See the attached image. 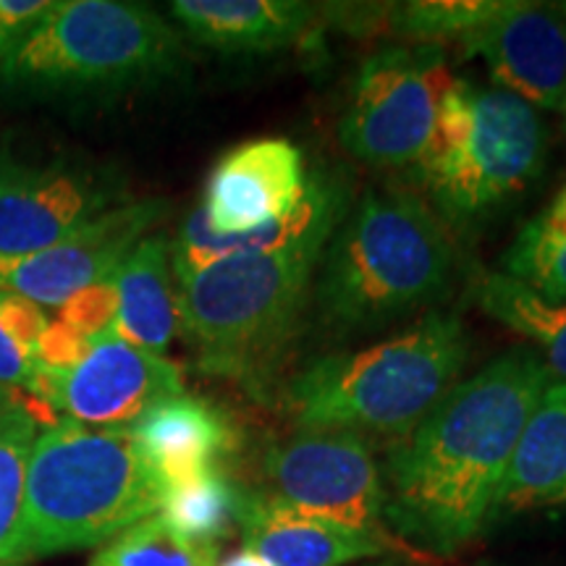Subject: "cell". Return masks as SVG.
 <instances>
[{
	"label": "cell",
	"instance_id": "1",
	"mask_svg": "<svg viewBox=\"0 0 566 566\" xmlns=\"http://www.w3.org/2000/svg\"><path fill=\"white\" fill-rule=\"evenodd\" d=\"M551 380L541 354L514 349L451 388L388 454V520L438 554L470 543Z\"/></svg>",
	"mask_w": 566,
	"mask_h": 566
},
{
	"label": "cell",
	"instance_id": "2",
	"mask_svg": "<svg viewBox=\"0 0 566 566\" xmlns=\"http://www.w3.org/2000/svg\"><path fill=\"white\" fill-rule=\"evenodd\" d=\"M315 304L342 334H367L436 302L454 273V247L428 205L367 189L325 244Z\"/></svg>",
	"mask_w": 566,
	"mask_h": 566
},
{
	"label": "cell",
	"instance_id": "3",
	"mask_svg": "<svg viewBox=\"0 0 566 566\" xmlns=\"http://www.w3.org/2000/svg\"><path fill=\"white\" fill-rule=\"evenodd\" d=\"M160 478L132 430L45 424L27 464L21 558L108 543L163 506Z\"/></svg>",
	"mask_w": 566,
	"mask_h": 566
},
{
	"label": "cell",
	"instance_id": "4",
	"mask_svg": "<svg viewBox=\"0 0 566 566\" xmlns=\"http://www.w3.org/2000/svg\"><path fill=\"white\" fill-rule=\"evenodd\" d=\"M467 357L459 315L430 313L367 349L315 359L289 386V409L304 430L407 436L457 386Z\"/></svg>",
	"mask_w": 566,
	"mask_h": 566
},
{
	"label": "cell",
	"instance_id": "5",
	"mask_svg": "<svg viewBox=\"0 0 566 566\" xmlns=\"http://www.w3.org/2000/svg\"><path fill=\"white\" fill-rule=\"evenodd\" d=\"M331 237L233 254L179 279V325L202 370L233 380H260L271 370L296 336Z\"/></svg>",
	"mask_w": 566,
	"mask_h": 566
},
{
	"label": "cell",
	"instance_id": "6",
	"mask_svg": "<svg viewBox=\"0 0 566 566\" xmlns=\"http://www.w3.org/2000/svg\"><path fill=\"white\" fill-rule=\"evenodd\" d=\"M181 42L168 21L137 3H51L0 61V82L19 92H116L171 76Z\"/></svg>",
	"mask_w": 566,
	"mask_h": 566
},
{
	"label": "cell",
	"instance_id": "7",
	"mask_svg": "<svg viewBox=\"0 0 566 566\" xmlns=\"http://www.w3.org/2000/svg\"><path fill=\"white\" fill-rule=\"evenodd\" d=\"M546 124L533 105L499 87L472 90V118L462 145L415 176L451 223L483 221L520 197L546 160Z\"/></svg>",
	"mask_w": 566,
	"mask_h": 566
},
{
	"label": "cell",
	"instance_id": "8",
	"mask_svg": "<svg viewBox=\"0 0 566 566\" xmlns=\"http://www.w3.org/2000/svg\"><path fill=\"white\" fill-rule=\"evenodd\" d=\"M451 84L454 76L438 45L373 53L354 80L338 139L354 158L370 166H415Z\"/></svg>",
	"mask_w": 566,
	"mask_h": 566
},
{
	"label": "cell",
	"instance_id": "9",
	"mask_svg": "<svg viewBox=\"0 0 566 566\" xmlns=\"http://www.w3.org/2000/svg\"><path fill=\"white\" fill-rule=\"evenodd\" d=\"M30 394L66 420L95 430H132L160 401L184 394L181 370L160 354L145 352L111 331L90 338L69 370H34Z\"/></svg>",
	"mask_w": 566,
	"mask_h": 566
},
{
	"label": "cell",
	"instance_id": "10",
	"mask_svg": "<svg viewBox=\"0 0 566 566\" xmlns=\"http://www.w3.org/2000/svg\"><path fill=\"white\" fill-rule=\"evenodd\" d=\"M124 202L122 176L97 163L0 155V258L59 244Z\"/></svg>",
	"mask_w": 566,
	"mask_h": 566
},
{
	"label": "cell",
	"instance_id": "11",
	"mask_svg": "<svg viewBox=\"0 0 566 566\" xmlns=\"http://www.w3.org/2000/svg\"><path fill=\"white\" fill-rule=\"evenodd\" d=\"M273 499L357 533L380 537L386 493L373 451L349 430H304L265 459Z\"/></svg>",
	"mask_w": 566,
	"mask_h": 566
},
{
	"label": "cell",
	"instance_id": "12",
	"mask_svg": "<svg viewBox=\"0 0 566 566\" xmlns=\"http://www.w3.org/2000/svg\"><path fill=\"white\" fill-rule=\"evenodd\" d=\"M163 216L166 202L160 200L124 202L59 244L0 258V294L21 296L38 307H63L84 289L113 279Z\"/></svg>",
	"mask_w": 566,
	"mask_h": 566
},
{
	"label": "cell",
	"instance_id": "13",
	"mask_svg": "<svg viewBox=\"0 0 566 566\" xmlns=\"http://www.w3.org/2000/svg\"><path fill=\"white\" fill-rule=\"evenodd\" d=\"M483 59L499 90L533 108L562 111L566 92V3L499 0L495 11L459 45Z\"/></svg>",
	"mask_w": 566,
	"mask_h": 566
},
{
	"label": "cell",
	"instance_id": "14",
	"mask_svg": "<svg viewBox=\"0 0 566 566\" xmlns=\"http://www.w3.org/2000/svg\"><path fill=\"white\" fill-rule=\"evenodd\" d=\"M304 158L294 142L252 139L212 168L202 216L218 233H244L289 218L304 195Z\"/></svg>",
	"mask_w": 566,
	"mask_h": 566
},
{
	"label": "cell",
	"instance_id": "15",
	"mask_svg": "<svg viewBox=\"0 0 566 566\" xmlns=\"http://www.w3.org/2000/svg\"><path fill=\"white\" fill-rule=\"evenodd\" d=\"M346 210H349V195H346L344 181L321 171L307 176L304 195L292 216L268 223L263 229L218 233L205 221L202 210H195L184 223L179 242L171 247L174 273L176 279H184V275H192L218 260L233 258V254L286 250V247L307 242V239L331 237L344 221Z\"/></svg>",
	"mask_w": 566,
	"mask_h": 566
},
{
	"label": "cell",
	"instance_id": "16",
	"mask_svg": "<svg viewBox=\"0 0 566 566\" xmlns=\"http://www.w3.org/2000/svg\"><path fill=\"white\" fill-rule=\"evenodd\" d=\"M242 530L244 548L271 566H344L386 548L380 537L296 512L273 495L247 501Z\"/></svg>",
	"mask_w": 566,
	"mask_h": 566
},
{
	"label": "cell",
	"instance_id": "17",
	"mask_svg": "<svg viewBox=\"0 0 566 566\" xmlns=\"http://www.w3.org/2000/svg\"><path fill=\"white\" fill-rule=\"evenodd\" d=\"M171 17L205 48L273 53L300 45L321 13L296 0H176Z\"/></svg>",
	"mask_w": 566,
	"mask_h": 566
},
{
	"label": "cell",
	"instance_id": "18",
	"mask_svg": "<svg viewBox=\"0 0 566 566\" xmlns=\"http://www.w3.org/2000/svg\"><path fill=\"white\" fill-rule=\"evenodd\" d=\"M132 436L163 488L212 472L233 446V430L226 417L208 401L184 394L142 415L132 424Z\"/></svg>",
	"mask_w": 566,
	"mask_h": 566
},
{
	"label": "cell",
	"instance_id": "19",
	"mask_svg": "<svg viewBox=\"0 0 566 566\" xmlns=\"http://www.w3.org/2000/svg\"><path fill=\"white\" fill-rule=\"evenodd\" d=\"M566 506V384L551 380L509 459L493 514Z\"/></svg>",
	"mask_w": 566,
	"mask_h": 566
},
{
	"label": "cell",
	"instance_id": "20",
	"mask_svg": "<svg viewBox=\"0 0 566 566\" xmlns=\"http://www.w3.org/2000/svg\"><path fill=\"white\" fill-rule=\"evenodd\" d=\"M118 307L113 334L139 349L160 354L179 331V296L171 283V247L145 237L113 273Z\"/></svg>",
	"mask_w": 566,
	"mask_h": 566
},
{
	"label": "cell",
	"instance_id": "21",
	"mask_svg": "<svg viewBox=\"0 0 566 566\" xmlns=\"http://www.w3.org/2000/svg\"><path fill=\"white\" fill-rule=\"evenodd\" d=\"M475 300L485 315L514 334L541 346L543 363L554 380L566 384V304L548 302L525 283L504 273H485L475 286Z\"/></svg>",
	"mask_w": 566,
	"mask_h": 566
},
{
	"label": "cell",
	"instance_id": "22",
	"mask_svg": "<svg viewBox=\"0 0 566 566\" xmlns=\"http://www.w3.org/2000/svg\"><path fill=\"white\" fill-rule=\"evenodd\" d=\"M38 430L40 417L27 401L0 412V564L21 562L27 464Z\"/></svg>",
	"mask_w": 566,
	"mask_h": 566
},
{
	"label": "cell",
	"instance_id": "23",
	"mask_svg": "<svg viewBox=\"0 0 566 566\" xmlns=\"http://www.w3.org/2000/svg\"><path fill=\"white\" fill-rule=\"evenodd\" d=\"M244 506L247 499L221 472L212 470L166 488L160 516L187 541L216 546L218 537L229 533L233 522H242Z\"/></svg>",
	"mask_w": 566,
	"mask_h": 566
},
{
	"label": "cell",
	"instance_id": "24",
	"mask_svg": "<svg viewBox=\"0 0 566 566\" xmlns=\"http://www.w3.org/2000/svg\"><path fill=\"white\" fill-rule=\"evenodd\" d=\"M90 566H216V546L187 541L155 514L111 537Z\"/></svg>",
	"mask_w": 566,
	"mask_h": 566
},
{
	"label": "cell",
	"instance_id": "25",
	"mask_svg": "<svg viewBox=\"0 0 566 566\" xmlns=\"http://www.w3.org/2000/svg\"><path fill=\"white\" fill-rule=\"evenodd\" d=\"M499 0H417L391 13L396 34L415 45H462L495 11Z\"/></svg>",
	"mask_w": 566,
	"mask_h": 566
},
{
	"label": "cell",
	"instance_id": "26",
	"mask_svg": "<svg viewBox=\"0 0 566 566\" xmlns=\"http://www.w3.org/2000/svg\"><path fill=\"white\" fill-rule=\"evenodd\" d=\"M501 268L543 300L566 304V237L548 231L537 218L520 231L501 258Z\"/></svg>",
	"mask_w": 566,
	"mask_h": 566
},
{
	"label": "cell",
	"instance_id": "27",
	"mask_svg": "<svg viewBox=\"0 0 566 566\" xmlns=\"http://www.w3.org/2000/svg\"><path fill=\"white\" fill-rule=\"evenodd\" d=\"M116 307H118L116 286H113V279H108L97 283V286L84 289V292L76 294L74 300L63 304L61 321L71 325V328L82 331V334L97 336L113 328Z\"/></svg>",
	"mask_w": 566,
	"mask_h": 566
},
{
	"label": "cell",
	"instance_id": "28",
	"mask_svg": "<svg viewBox=\"0 0 566 566\" xmlns=\"http://www.w3.org/2000/svg\"><path fill=\"white\" fill-rule=\"evenodd\" d=\"M34 370H38V359L21 346L6 323L0 321V386L9 391H30Z\"/></svg>",
	"mask_w": 566,
	"mask_h": 566
},
{
	"label": "cell",
	"instance_id": "29",
	"mask_svg": "<svg viewBox=\"0 0 566 566\" xmlns=\"http://www.w3.org/2000/svg\"><path fill=\"white\" fill-rule=\"evenodd\" d=\"M48 0H0V61L48 11Z\"/></svg>",
	"mask_w": 566,
	"mask_h": 566
},
{
	"label": "cell",
	"instance_id": "30",
	"mask_svg": "<svg viewBox=\"0 0 566 566\" xmlns=\"http://www.w3.org/2000/svg\"><path fill=\"white\" fill-rule=\"evenodd\" d=\"M548 231L558 233V237H566V187L558 192V197L554 200V205L537 218Z\"/></svg>",
	"mask_w": 566,
	"mask_h": 566
},
{
	"label": "cell",
	"instance_id": "31",
	"mask_svg": "<svg viewBox=\"0 0 566 566\" xmlns=\"http://www.w3.org/2000/svg\"><path fill=\"white\" fill-rule=\"evenodd\" d=\"M218 566H271V564L263 562L258 554H252V551L244 548V551H239V554L229 556L223 564H218Z\"/></svg>",
	"mask_w": 566,
	"mask_h": 566
},
{
	"label": "cell",
	"instance_id": "32",
	"mask_svg": "<svg viewBox=\"0 0 566 566\" xmlns=\"http://www.w3.org/2000/svg\"><path fill=\"white\" fill-rule=\"evenodd\" d=\"M19 401H24V399H21L17 391H9V388L0 386V412H3V409L13 407V405H19Z\"/></svg>",
	"mask_w": 566,
	"mask_h": 566
},
{
	"label": "cell",
	"instance_id": "33",
	"mask_svg": "<svg viewBox=\"0 0 566 566\" xmlns=\"http://www.w3.org/2000/svg\"><path fill=\"white\" fill-rule=\"evenodd\" d=\"M562 113H564V126H566V92H564V103H562Z\"/></svg>",
	"mask_w": 566,
	"mask_h": 566
},
{
	"label": "cell",
	"instance_id": "34",
	"mask_svg": "<svg viewBox=\"0 0 566 566\" xmlns=\"http://www.w3.org/2000/svg\"><path fill=\"white\" fill-rule=\"evenodd\" d=\"M0 566H17V564H0Z\"/></svg>",
	"mask_w": 566,
	"mask_h": 566
}]
</instances>
